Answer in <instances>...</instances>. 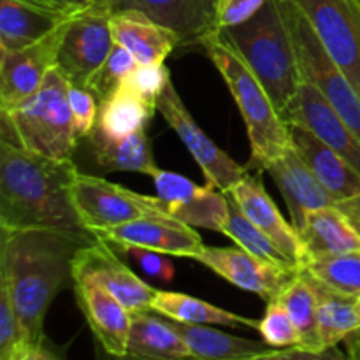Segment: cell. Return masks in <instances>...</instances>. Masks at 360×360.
<instances>
[{"label": "cell", "mask_w": 360, "mask_h": 360, "mask_svg": "<svg viewBox=\"0 0 360 360\" xmlns=\"http://www.w3.org/2000/svg\"><path fill=\"white\" fill-rule=\"evenodd\" d=\"M65 23L28 48L0 51V109L9 111L23 104L44 84L49 70L56 67Z\"/></svg>", "instance_id": "obj_13"}, {"label": "cell", "mask_w": 360, "mask_h": 360, "mask_svg": "<svg viewBox=\"0 0 360 360\" xmlns=\"http://www.w3.org/2000/svg\"><path fill=\"white\" fill-rule=\"evenodd\" d=\"M278 299L301 334V348L323 350L319 336V294L313 278L304 271H297Z\"/></svg>", "instance_id": "obj_29"}, {"label": "cell", "mask_w": 360, "mask_h": 360, "mask_svg": "<svg viewBox=\"0 0 360 360\" xmlns=\"http://www.w3.org/2000/svg\"><path fill=\"white\" fill-rule=\"evenodd\" d=\"M319 336L323 350L345 343L350 336L360 333V319L357 313V299L338 294L323 287L319 281Z\"/></svg>", "instance_id": "obj_30"}, {"label": "cell", "mask_w": 360, "mask_h": 360, "mask_svg": "<svg viewBox=\"0 0 360 360\" xmlns=\"http://www.w3.org/2000/svg\"><path fill=\"white\" fill-rule=\"evenodd\" d=\"M259 333L271 348L301 347V334L280 299L267 302L266 313L259 320Z\"/></svg>", "instance_id": "obj_35"}, {"label": "cell", "mask_w": 360, "mask_h": 360, "mask_svg": "<svg viewBox=\"0 0 360 360\" xmlns=\"http://www.w3.org/2000/svg\"><path fill=\"white\" fill-rule=\"evenodd\" d=\"M299 236L306 250V264L360 252V234L336 204L311 211Z\"/></svg>", "instance_id": "obj_23"}, {"label": "cell", "mask_w": 360, "mask_h": 360, "mask_svg": "<svg viewBox=\"0 0 360 360\" xmlns=\"http://www.w3.org/2000/svg\"><path fill=\"white\" fill-rule=\"evenodd\" d=\"M69 105L72 112L74 127L79 139L90 136L91 130L97 125L98 118V101L90 90L77 84L69 86Z\"/></svg>", "instance_id": "obj_38"}, {"label": "cell", "mask_w": 360, "mask_h": 360, "mask_svg": "<svg viewBox=\"0 0 360 360\" xmlns=\"http://www.w3.org/2000/svg\"><path fill=\"white\" fill-rule=\"evenodd\" d=\"M127 357L137 360H190L188 347L171 320L153 311L134 313Z\"/></svg>", "instance_id": "obj_26"}, {"label": "cell", "mask_w": 360, "mask_h": 360, "mask_svg": "<svg viewBox=\"0 0 360 360\" xmlns=\"http://www.w3.org/2000/svg\"><path fill=\"white\" fill-rule=\"evenodd\" d=\"M264 172H267L273 178L274 185L280 188L287 202L290 224L297 229V232L304 227L306 217L311 211L334 204L333 197L316 179L294 146L271 162Z\"/></svg>", "instance_id": "obj_20"}, {"label": "cell", "mask_w": 360, "mask_h": 360, "mask_svg": "<svg viewBox=\"0 0 360 360\" xmlns=\"http://www.w3.org/2000/svg\"><path fill=\"white\" fill-rule=\"evenodd\" d=\"M70 83L51 69L44 84L16 108L0 109V141L55 160H72L79 141L69 105Z\"/></svg>", "instance_id": "obj_5"}, {"label": "cell", "mask_w": 360, "mask_h": 360, "mask_svg": "<svg viewBox=\"0 0 360 360\" xmlns=\"http://www.w3.org/2000/svg\"><path fill=\"white\" fill-rule=\"evenodd\" d=\"M83 246L56 231L0 229V285L13 302L27 352L46 340V313L72 281L74 259Z\"/></svg>", "instance_id": "obj_1"}, {"label": "cell", "mask_w": 360, "mask_h": 360, "mask_svg": "<svg viewBox=\"0 0 360 360\" xmlns=\"http://www.w3.org/2000/svg\"><path fill=\"white\" fill-rule=\"evenodd\" d=\"M67 20L69 16L25 0H0V51L28 48L53 34Z\"/></svg>", "instance_id": "obj_24"}, {"label": "cell", "mask_w": 360, "mask_h": 360, "mask_svg": "<svg viewBox=\"0 0 360 360\" xmlns=\"http://www.w3.org/2000/svg\"><path fill=\"white\" fill-rule=\"evenodd\" d=\"M224 77L232 98L245 120L252 158L246 165L262 171L292 148L290 127L271 101L255 74L241 56L218 35V30L200 44Z\"/></svg>", "instance_id": "obj_4"}, {"label": "cell", "mask_w": 360, "mask_h": 360, "mask_svg": "<svg viewBox=\"0 0 360 360\" xmlns=\"http://www.w3.org/2000/svg\"><path fill=\"white\" fill-rule=\"evenodd\" d=\"M25 352L20 320L6 287L0 285V360H21Z\"/></svg>", "instance_id": "obj_37"}, {"label": "cell", "mask_w": 360, "mask_h": 360, "mask_svg": "<svg viewBox=\"0 0 360 360\" xmlns=\"http://www.w3.org/2000/svg\"><path fill=\"white\" fill-rule=\"evenodd\" d=\"M264 4L266 0H217L218 30L245 23Z\"/></svg>", "instance_id": "obj_41"}, {"label": "cell", "mask_w": 360, "mask_h": 360, "mask_svg": "<svg viewBox=\"0 0 360 360\" xmlns=\"http://www.w3.org/2000/svg\"><path fill=\"white\" fill-rule=\"evenodd\" d=\"M229 195V213L227 218L224 221V227H221V234H225L227 238H231L239 248L246 250L252 255L259 257V259L267 260L271 264H276V266L287 267V269L299 271L297 266L243 213V210L239 207V204L232 199L231 193Z\"/></svg>", "instance_id": "obj_32"}, {"label": "cell", "mask_w": 360, "mask_h": 360, "mask_svg": "<svg viewBox=\"0 0 360 360\" xmlns=\"http://www.w3.org/2000/svg\"><path fill=\"white\" fill-rule=\"evenodd\" d=\"M292 146L316 176L334 204L360 195V174L323 141L308 129L290 123Z\"/></svg>", "instance_id": "obj_21"}, {"label": "cell", "mask_w": 360, "mask_h": 360, "mask_svg": "<svg viewBox=\"0 0 360 360\" xmlns=\"http://www.w3.org/2000/svg\"><path fill=\"white\" fill-rule=\"evenodd\" d=\"M157 108L118 88L98 104L97 129L111 137H127L146 130Z\"/></svg>", "instance_id": "obj_31"}, {"label": "cell", "mask_w": 360, "mask_h": 360, "mask_svg": "<svg viewBox=\"0 0 360 360\" xmlns=\"http://www.w3.org/2000/svg\"><path fill=\"white\" fill-rule=\"evenodd\" d=\"M151 311L169 320L183 323H200V326L246 327L259 330V320L227 311L202 299L181 294V292L157 290L151 301Z\"/></svg>", "instance_id": "obj_28"}, {"label": "cell", "mask_w": 360, "mask_h": 360, "mask_svg": "<svg viewBox=\"0 0 360 360\" xmlns=\"http://www.w3.org/2000/svg\"><path fill=\"white\" fill-rule=\"evenodd\" d=\"M360 97V0H294Z\"/></svg>", "instance_id": "obj_10"}, {"label": "cell", "mask_w": 360, "mask_h": 360, "mask_svg": "<svg viewBox=\"0 0 360 360\" xmlns=\"http://www.w3.org/2000/svg\"><path fill=\"white\" fill-rule=\"evenodd\" d=\"M357 313H359V319H360V297L357 299Z\"/></svg>", "instance_id": "obj_47"}, {"label": "cell", "mask_w": 360, "mask_h": 360, "mask_svg": "<svg viewBox=\"0 0 360 360\" xmlns=\"http://www.w3.org/2000/svg\"><path fill=\"white\" fill-rule=\"evenodd\" d=\"M95 239L112 246H139L169 257L195 259L204 248L202 238L183 221L165 217H146L109 229H98Z\"/></svg>", "instance_id": "obj_15"}, {"label": "cell", "mask_w": 360, "mask_h": 360, "mask_svg": "<svg viewBox=\"0 0 360 360\" xmlns=\"http://www.w3.org/2000/svg\"><path fill=\"white\" fill-rule=\"evenodd\" d=\"M72 285L81 313L104 354L127 357L132 313L104 285L86 274H72Z\"/></svg>", "instance_id": "obj_17"}, {"label": "cell", "mask_w": 360, "mask_h": 360, "mask_svg": "<svg viewBox=\"0 0 360 360\" xmlns=\"http://www.w3.org/2000/svg\"><path fill=\"white\" fill-rule=\"evenodd\" d=\"M72 274H86L104 285L130 313L151 311L157 288L141 280L108 241L97 239L83 246L74 259Z\"/></svg>", "instance_id": "obj_14"}, {"label": "cell", "mask_w": 360, "mask_h": 360, "mask_svg": "<svg viewBox=\"0 0 360 360\" xmlns=\"http://www.w3.org/2000/svg\"><path fill=\"white\" fill-rule=\"evenodd\" d=\"M193 360V359H190ZM238 360H350L348 355L338 350V347L327 348V350H306L301 347L290 348H271L262 354L252 355V357L238 359Z\"/></svg>", "instance_id": "obj_40"}, {"label": "cell", "mask_w": 360, "mask_h": 360, "mask_svg": "<svg viewBox=\"0 0 360 360\" xmlns=\"http://www.w3.org/2000/svg\"><path fill=\"white\" fill-rule=\"evenodd\" d=\"M345 343H347V348H348V359L360 360V333L348 338Z\"/></svg>", "instance_id": "obj_45"}, {"label": "cell", "mask_w": 360, "mask_h": 360, "mask_svg": "<svg viewBox=\"0 0 360 360\" xmlns=\"http://www.w3.org/2000/svg\"><path fill=\"white\" fill-rule=\"evenodd\" d=\"M157 111L167 122V125L178 134L181 143L185 144L186 150L190 151L193 160L202 171L206 181L214 188L229 193L232 186L250 171L248 165H239L234 158L229 157L204 134V130L197 125L193 116L183 104L172 81H169L167 88L158 98Z\"/></svg>", "instance_id": "obj_9"}, {"label": "cell", "mask_w": 360, "mask_h": 360, "mask_svg": "<svg viewBox=\"0 0 360 360\" xmlns=\"http://www.w3.org/2000/svg\"><path fill=\"white\" fill-rule=\"evenodd\" d=\"M21 360H67V359L65 355L60 354V352L56 350L48 340H44L39 347L32 348L30 352H27Z\"/></svg>", "instance_id": "obj_43"}, {"label": "cell", "mask_w": 360, "mask_h": 360, "mask_svg": "<svg viewBox=\"0 0 360 360\" xmlns=\"http://www.w3.org/2000/svg\"><path fill=\"white\" fill-rule=\"evenodd\" d=\"M139 65L136 56L125 48V46L115 42L112 49L109 51L108 58L102 63L101 69L95 72V76L88 81L86 90L97 97L98 104L109 97L112 91L118 90L127 76Z\"/></svg>", "instance_id": "obj_34"}, {"label": "cell", "mask_w": 360, "mask_h": 360, "mask_svg": "<svg viewBox=\"0 0 360 360\" xmlns=\"http://www.w3.org/2000/svg\"><path fill=\"white\" fill-rule=\"evenodd\" d=\"M299 271H304L313 280L338 294L360 297V252L311 260Z\"/></svg>", "instance_id": "obj_33"}, {"label": "cell", "mask_w": 360, "mask_h": 360, "mask_svg": "<svg viewBox=\"0 0 360 360\" xmlns=\"http://www.w3.org/2000/svg\"><path fill=\"white\" fill-rule=\"evenodd\" d=\"M338 210L348 218L352 225H354L355 231L360 234V195L352 197V199L341 200V202H336Z\"/></svg>", "instance_id": "obj_44"}, {"label": "cell", "mask_w": 360, "mask_h": 360, "mask_svg": "<svg viewBox=\"0 0 360 360\" xmlns=\"http://www.w3.org/2000/svg\"><path fill=\"white\" fill-rule=\"evenodd\" d=\"M283 120L288 125L295 123L315 134L360 174V139L315 84L302 79Z\"/></svg>", "instance_id": "obj_18"}, {"label": "cell", "mask_w": 360, "mask_h": 360, "mask_svg": "<svg viewBox=\"0 0 360 360\" xmlns=\"http://www.w3.org/2000/svg\"><path fill=\"white\" fill-rule=\"evenodd\" d=\"M101 360H137V359H132V357H112V355L105 354L104 357H101Z\"/></svg>", "instance_id": "obj_46"}, {"label": "cell", "mask_w": 360, "mask_h": 360, "mask_svg": "<svg viewBox=\"0 0 360 360\" xmlns=\"http://www.w3.org/2000/svg\"><path fill=\"white\" fill-rule=\"evenodd\" d=\"M153 179L157 197L167 218L183 221L190 227L221 232L229 213V195L207 183L199 186L186 176L158 169Z\"/></svg>", "instance_id": "obj_11"}, {"label": "cell", "mask_w": 360, "mask_h": 360, "mask_svg": "<svg viewBox=\"0 0 360 360\" xmlns=\"http://www.w3.org/2000/svg\"><path fill=\"white\" fill-rule=\"evenodd\" d=\"M193 260L204 264L207 269L234 287L259 295L266 302L280 297L285 287L297 274V271L259 259L239 246H204Z\"/></svg>", "instance_id": "obj_12"}, {"label": "cell", "mask_w": 360, "mask_h": 360, "mask_svg": "<svg viewBox=\"0 0 360 360\" xmlns=\"http://www.w3.org/2000/svg\"><path fill=\"white\" fill-rule=\"evenodd\" d=\"M111 16L101 2L95 0L88 9L74 14L65 23L60 42L56 69L70 84L86 88L115 46Z\"/></svg>", "instance_id": "obj_8"}, {"label": "cell", "mask_w": 360, "mask_h": 360, "mask_svg": "<svg viewBox=\"0 0 360 360\" xmlns=\"http://www.w3.org/2000/svg\"><path fill=\"white\" fill-rule=\"evenodd\" d=\"M115 248L118 250V253L137 264L144 274L155 278V280L171 283L172 278H174L176 269L174 264L169 260V255L164 257V253L151 252V250L139 248V246H115Z\"/></svg>", "instance_id": "obj_39"}, {"label": "cell", "mask_w": 360, "mask_h": 360, "mask_svg": "<svg viewBox=\"0 0 360 360\" xmlns=\"http://www.w3.org/2000/svg\"><path fill=\"white\" fill-rule=\"evenodd\" d=\"M34 6L44 7V9L53 11V13L63 14V16H74V14L81 13V11L88 9L95 0H25Z\"/></svg>", "instance_id": "obj_42"}, {"label": "cell", "mask_w": 360, "mask_h": 360, "mask_svg": "<svg viewBox=\"0 0 360 360\" xmlns=\"http://www.w3.org/2000/svg\"><path fill=\"white\" fill-rule=\"evenodd\" d=\"M112 39L125 46L139 65L165 63L178 46V34L139 11H122L111 16Z\"/></svg>", "instance_id": "obj_22"}, {"label": "cell", "mask_w": 360, "mask_h": 360, "mask_svg": "<svg viewBox=\"0 0 360 360\" xmlns=\"http://www.w3.org/2000/svg\"><path fill=\"white\" fill-rule=\"evenodd\" d=\"M77 172L72 160H55L0 141V229H42L86 245L97 241L74 207Z\"/></svg>", "instance_id": "obj_2"}, {"label": "cell", "mask_w": 360, "mask_h": 360, "mask_svg": "<svg viewBox=\"0 0 360 360\" xmlns=\"http://www.w3.org/2000/svg\"><path fill=\"white\" fill-rule=\"evenodd\" d=\"M280 6L294 41L302 79L319 88L320 94L360 139V97L357 90L323 48L304 11L294 0H280Z\"/></svg>", "instance_id": "obj_6"}, {"label": "cell", "mask_w": 360, "mask_h": 360, "mask_svg": "<svg viewBox=\"0 0 360 360\" xmlns=\"http://www.w3.org/2000/svg\"><path fill=\"white\" fill-rule=\"evenodd\" d=\"M243 213L297 266L306 264V250L297 229L281 217L276 202L271 199L262 181V171L250 169L229 192Z\"/></svg>", "instance_id": "obj_19"}, {"label": "cell", "mask_w": 360, "mask_h": 360, "mask_svg": "<svg viewBox=\"0 0 360 360\" xmlns=\"http://www.w3.org/2000/svg\"><path fill=\"white\" fill-rule=\"evenodd\" d=\"M77 217L90 232L146 217H165L158 197L143 195L104 178L77 172L72 183ZM167 218V217H165Z\"/></svg>", "instance_id": "obj_7"}, {"label": "cell", "mask_w": 360, "mask_h": 360, "mask_svg": "<svg viewBox=\"0 0 360 360\" xmlns=\"http://www.w3.org/2000/svg\"><path fill=\"white\" fill-rule=\"evenodd\" d=\"M171 81V70L165 63L157 65H137L129 76L123 79L118 88L129 91L134 97L141 98L146 104L157 108V102Z\"/></svg>", "instance_id": "obj_36"}, {"label": "cell", "mask_w": 360, "mask_h": 360, "mask_svg": "<svg viewBox=\"0 0 360 360\" xmlns=\"http://www.w3.org/2000/svg\"><path fill=\"white\" fill-rule=\"evenodd\" d=\"M171 323L186 343L193 360H238L271 350L266 341L232 336L211 326L183 323L176 320H171Z\"/></svg>", "instance_id": "obj_27"}, {"label": "cell", "mask_w": 360, "mask_h": 360, "mask_svg": "<svg viewBox=\"0 0 360 360\" xmlns=\"http://www.w3.org/2000/svg\"><path fill=\"white\" fill-rule=\"evenodd\" d=\"M84 139L90 146L95 165L102 172L130 171L151 178L160 169L155 164L146 130H139L127 137H111L95 127Z\"/></svg>", "instance_id": "obj_25"}, {"label": "cell", "mask_w": 360, "mask_h": 360, "mask_svg": "<svg viewBox=\"0 0 360 360\" xmlns=\"http://www.w3.org/2000/svg\"><path fill=\"white\" fill-rule=\"evenodd\" d=\"M109 13L139 11L178 34L181 46L202 44L218 30L217 0H97Z\"/></svg>", "instance_id": "obj_16"}, {"label": "cell", "mask_w": 360, "mask_h": 360, "mask_svg": "<svg viewBox=\"0 0 360 360\" xmlns=\"http://www.w3.org/2000/svg\"><path fill=\"white\" fill-rule=\"evenodd\" d=\"M218 35L241 56L283 116L297 95L302 74L280 0H266L250 20L220 28Z\"/></svg>", "instance_id": "obj_3"}]
</instances>
